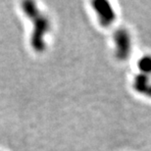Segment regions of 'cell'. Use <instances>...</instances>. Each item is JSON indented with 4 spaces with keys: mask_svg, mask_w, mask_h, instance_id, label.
<instances>
[{
    "mask_svg": "<svg viewBox=\"0 0 151 151\" xmlns=\"http://www.w3.org/2000/svg\"><path fill=\"white\" fill-rule=\"evenodd\" d=\"M138 68L144 75L151 74V56H144L138 61Z\"/></svg>",
    "mask_w": 151,
    "mask_h": 151,
    "instance_id": "cell-4",
    "label": "cell"
},
{
    "mask_svg": "<svg viewBox=\"0 0 151 151\" xmlns=\"http://www.w3.org/2000/svg\"><path fill=\"white\" fill-rule=\"evenodd\" d=\"M134 88L141 94L151 97V81L147 75L139 74L135 77L134 81Z\"/></svg>",
    "mask_w": 151,
    "mask_h": 151,
    "instance_id": "cell-3",
    "label": "cell"
},
{
    "mask_svg": "<svg viewBox=\"0 0 151 151\" xmlns=\"http://www.w3.org/2000/svg\"><path fill=\"white\" fill-rule=\"evenodd\" d=\"M116 56L119 60H127L131 53V37L127 29H120L115 32Z\"/></svg>",
    "mask_w": 151,
    "mask_h": 151,
    "instance_id": "cell-1",
    "label": "cell"
},
{
    "mask_svg": "<svg viewBox=\"0 0 151 151\" xmlns=\"http://www.w3.org/2000/svg\"><path fill=\"white\" fill-rule=\"evenodd\" d=\"M94 7L99 15L102 25L110 26L115 20V13L109 3L106 1H96Z\"/></svg>",
    "mask_w": 151,
    "mask_h": 151,
    "instance_id": "cell-2",
    "label": "cell"
}]
</instances>
